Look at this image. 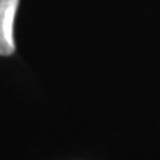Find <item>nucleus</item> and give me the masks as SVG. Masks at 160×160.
<instances>
[{
    "label": "nucleus",
    "instance_id": "nucleus-1",
    "mask_svg": "<svg viewBox=\"0 0 160 160\" xmlns=\"http://www.w3.org/2000/svg\"><path fill=\"white\" fill-rule=\"evenodd\" d=\"M20 0H0V55H12L15 52L13 23Z\"/></svg>",
    "mask_w": 160,
    "mask_h": 160
}]
</instances>
